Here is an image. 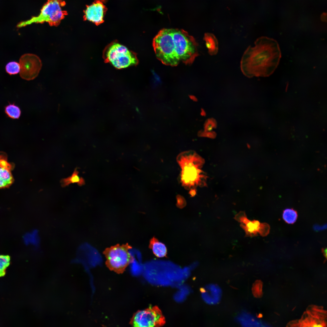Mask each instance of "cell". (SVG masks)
<instances>
[{
  "instance_id": "6da1fadb",
  "label": "cell",
  "mask_w": 327,
  "mask_h": 327,
  "mask_svg": "<svg viewBox=\"0 0 327 327\" xmlns=\"http://www.w3.org/2000/svg\"><path fill=\"white\" fill-rule=\"evenodd\" d=\"M153 45L157 58L167 65L190 64L199 55L195 39L182 29L161 30L154 38Z\"/></svg>"
},
{
  "instance_id": "7a4b0ae2",
  "label": "cell",
  "mask_w": 327,
  "mask_h": 327,
  "mask_svg": "<svg viewBox=\"0 0 327 327\" xmlns=\"http://www.w3.org/2000/svg\"><path fill=\"white\" fill-rule=\"evenodd\" d=\"M253 47L250 45L243 53L240 67L246 77H267L277 68L281 58L279 44L275 39L261 37L256 39Z\"/></svg>"
},
{
  "instance_id": "3957f363",
  "label": "cell",
  "mask_w": 327,
  "mask_h": 327,
  "mask_svg": "<svg viewBox=\"0 0 327 327\" xmlns=\"http://www.w3.org/2000/svg\"><path fill=\"white\" fill-rule=\"evenodd\" d=\"M65 3L63 0H47L42 7L39 14L18 25L23 27L33 23H48L51 26H57L67 14L63 8Z\"/></svg>"
},
{
  "instance_id": "277c9868",
  "label": "cell",
  "mask_w": 327,
  "mask_h": 327,
  "mask_svg": "<svg viewBox=\"0 0 327 327\" xmlns=\"http://www.w3.org/2000/svg\"><path fill=\"white\" fill-rule=\"evenodd\" d=\"M103 57L105 62L110 63L118 69L136 65L138 63L136 54L117 41H113L106 46Z\"/></svg>"
},
{
  "instance_id": "5b68a950",
  "label": "cell",
  "mask_w": 327,
  "mask_h": 327,
  "mask_svg": "<svg viewBox=\"0 0 327 327\" xmlns=\"http://www.w3.org/2000/svg\"><path fill=\"white\" fill-rule=\"evenodd\" d=\"M131 248L128 244H118L107 248L104 252L107 266L117 274L123 273L132 260Z\"/></svg>"
},
{
  "instance_id": "8992f818",
  "label": "cell",
  "mask_w": 327,
  "mask_h": 327,
  "mask_svg": "<svg viewBox=\"0 0 327 327\" xmlns=\"http://www.w3.org/2000/svg\"><path fill=\"white\" fill-rule=\"evenodd\" d=\"M165 322L160 310L154 307L137 311L133 314L129 324L134 327H152L162 325Z\"/></svg>"
},
{
  "instance_id": "52a82bcc",
  "label": "cell",
  "mask_w": 327,
  "mask_h": 327,
  "mask_svg": "<svg viewBox=\"0 0 327 327\" xmlns=\"http://www.w3.org/2000/svg\"><path fill=\"white\" fill-rule=\"evenodd\" d=\"M19 64L20 76L27 80H32L36 78L42 67L39 58L35 54L30 53L25 54L20 57Z\"/></svg>"
},
{
  "instance_id": "ba28073f",
  "label": "cell",
  "mask_w": 327,
  "mask_h": 327,
  "mask_svg": "<svg viewBox=\"0 0 327 327\" xmlns=\"http://www.w3.org/2000/svg\"><path fill=\"white\" fill-rule=\"evenodd\" d=\"M106 0H95L90 5L87 6L84 12V18L94 23L99 25L104 21V17L107 10L104 3Z\"/></svg>"
},
{
  "instance_id": "9c48e42d",
  "label": "cell",
  "mask_w": 327,
  "mask_h": 327,
  "mask_svg": "<svg viewBox=\"0 0 327 327\" xmlns=\"http://www.w3.org/2000/svg\"><path fill=\"white\" fill-rule=\"evenodd\" d=\"M14 167L13 163L8 161L6 154L0 151V189L8 188L14 182L12 171Z\"/></svg>"
},
{
  "instance_id": "30bf717a",
  "label": "cell",
  "mask_w": 327,
  "mask_h": 327,
  "mask_svg": "<svg viewBox=\"0 0 327 327\" xmlns=\"http://www.w3.org/2000/svg\"><path fill=\"white\" fill-rule=\"evenodd\" d=\"M235 219L241 223L240 226L244 230L246 236L253 237L257 235L260 224L259 221L249 220L243 212L237 213Z\"/></svg>"
},
{
  "instance_id": "8fae6325",
  "label": "cell",
  "mask_w": 327,
  "mask_h": 327,
  "mask_svg": "<svg viewBox=\"0 0 327 327\" xmlns=\"http://www.w3.org/2000/svg\"><path fill=\"white\" fill-rule=\"evenodd\" d=\"M201 292L204 300L209 304H216L220 300L222 291L220 288L216 284H210L206 287V289H202Z\"/></svg>"
},
{
  "instance_id": "7c38bea8",
  "label": "cell",
  "mask_w": 327,
  "mask_h": 327,
  "mask_svg": "<svg viewBox=\"0 0 327 327\" xmlns=\"http://www.w3.org/2000/svg\"><path fill=\"white\" fill-rule=\"evenodd\" d=\"M149 247L156 257L158 258L167 257V249L166 246L154 237L150 240Z\"/></svg>"
},
{
  "instance_id": "4fadbf2b",
  "label": "cell",
  "mask_w": 327,
  "mask_h": 327,
  "mask_svg": "<svg viewBox=\"0 0 327 327\" xmlns=\"http://www.w3.org/2000/svg\"><path fill=\"white\" fill-rule=\"evenodd\" d=\"M204 40L209 53L211 55H216L218 51L219 45L216 36L212 33H206L204 35Z\"/></svg>"
},
{
  "instance_id": "5bb4252c",
  "label": "cell",
  "mask_w": 327,
  "mask_h": 327,
  "mask_svg": "<svg viewBox=\"0 0 327 327\" xmlns=\"http://www.w3.org/2000/svg\"><path fill=\"white\" fill-rule=\"evenodd\" d=\"M236 320L243 326H255L259 324L252 315L245 312H242L238 315Z\"/></svg>"
},
{
  "instance_id": "9a60e30c",
  "label": "cell",
  "mask_w": 327,
  "mask_h": 327,
  "mask_svg": "<svg viewBox=\"0 0 327 327\" xmlns=\"http://www.w3.org/2000/svg\"><path fill=\"white\" fill-rule=\"evenodd\" d=\"M23 239L24 243L27 245H31L36 248L39 246L40 240L38 231L34 230L26 233L24 236Z\"/></svg>"
},
{
  "instance_id": "2e32d148",
  "label": "cell",
  "mask_w": 327,
  "mask_h": 327,
  "mask_svg": "<svg viewBox=\"0 0 327 327\" xmlns=\"http://www.w3.org/2000/svg\"><path fill=\"white\" fill-rule=\"evenodd\" d=\"M78 172L76 169H75L71 175L66 178L62 179L61 181V186L64 187L68 186L72 183H77L81 186L84 184V181L83 179L79 176Z\"/></svg>"
},
{
  "instance_id": "e0dca14e",
  "label": "cell",
  "mask_w": 327,
  "mask_h": 327,
  "mask_svg": "<svg viewBox=\"0 0 327 327\" xmlns=\"http://www.w3.org/2000/svg\"><path fill=\"white\" fill-rule=\"evenodd\" d=\"M5 112L7 116L13 119H18L21 114V111L19 107L14 103L10 104L5 107Z\"/></svg>"
},
{
  "instance_id": "ac0fdd59",
  "label": "cell",
  "mask_w": 327,
  "mask_h": 327,
  "mask_svg": "<svg viewBox=\"0 0 327 327\" xmlns=\"http://www.w3.org/2000/svg\"><path fill=\"white\" fill-rule=\"evenodd\" d=\"M298 217L296 211L293 209H286L284 210L282 214L283 220L288 224H293L296 222Z\"/></svg>"
},
{
  "instance_id": "d6986e66",
  "label": "cell",
  "mask_w": 327,
  "mask_h": 327,
  "mask_svg": "<svg viewBox=\"0 0 327 327\" xmlns=\"http://www.w3.org/2000/svg\"><path fill=\"white\" fill-rule=\"evenodd\" d=\"M20 69L19 64L14 61L9 62L5 67L6 72L10 75L18 74L20 72Z\"/></svg>"
},
{
  "instance_id": "ffe728a7",
  "label": "cell",
  "mask_w": 327,
  "mask_h": 327,
  "mask_svg": "<svg viewBox=\"0 0 327 327\" xmlns=\"http://www.w3.org/2000/svg\"><path fill=\"white\" fill-rule=\"evenodd\" d=\"M10 259L7 256L0 255V276L4 275L9 264Z\"/></svg>"
},
{
  "instance_id": "44dd1931",
  "label": "cell",
  "mask_w": 327,
  "mask_h": 327,
  "mask_svg": "<svg viewBox=\"0 0 327 327\" xmlns=\"http://www.w3.org/2000/svg\"><path fill=\"white\" fill-rule=\"evenodd\" d=\"M217 123L216 120L213 118H208L205 121L204 124V130L210 131L216 128Z\"/></svg>"
},
{
  "instance_id": "7402d4cb",
  "label": "cell",
  "mask_w": 327,
  "mask_h": 327,
  "mask_svg": "<svg viewBox=\"0 0 327 327\" xmlns=\"http://www.w3.org/2000/svg\"><path fill=\"white\" fill-rule=\"evenodd\" d=\"M262 286V283L259 281H256L253 284L252 291L253 295L255 297H259L261 296Z\"/></svg>"
},
{
  "instance_id": "603a6c76",
  "label": "cell",
  "mask_w": 327,
  "mask_h": 327,
  "mask_svg": "<svg viewBox=\"0 0 327 327\" xmlns=\"http://www.w3.org/2000/svg\"><path fill=\"white\" fill-rule=\"evenodd\" d=\"M198 136L200 137H206L211 139L215 138L216 136V133L213 130L206 131L200 130L198 131Z\"/></svg>"
},
{
  "instance_id": "cb8c5ba5",
  "label": "cell",
  "mask_w": 327,
  "mask_h": 327,
  "mask_svg": "<svg viewBox=\"0 0 327 327\" xmlns=\"http://www.w3.org/2000/svg\"><path fill=\"white\" fill-rule=\"evenodd\" d=\"M270 227L266 223H260L258 233L263 236H266L269 233Z\"/></svg>"
},
{
  "instance_id": "d4e9b609",
  "label": "cell",
  "mask_w": 327,
  "mask_h": 327,
  "mask_svg": "<svg viewBox=\"0 0 327 327\" xmlns=\"http://www.w3.org/2000/svg\"><path fill=\"white\" fill-rule=\"evenodd\" d=\"M177 206L179 208L182 209L186 205V202L185 199L181 196H179L177 197Z\"/></svg>"
},
{
  "instance_id": "484cf974",
  "label": "cell",
  "mask_w": 327,
  "mask_h": 327,
  "mask_svg": "<svg viewBox=\"0 0 327 327\" xmlns=\"http://www.w3.org/2000/svg\"><path fill=\"white\" fill-rule=\"evenodd\" d=\"M327 228L326 224L321 226L318 224H315L313 226L314 230L316 232H318L325 229Z\"/></svg>"
},
{
  "instance_id": "4316f807",
  "label": "cell",
  "mask_w": 327,
  "mask_h": 327,
  "mask_svg": "<svg viewBox=\"0 0 327 327\" xmlns=\"http://www.w3.org/2000/svg\"><path fill=\"white\" fill-rule=\"evenodd\" d=\"M322 252L325 257L327 258V249L326 248H323L322 249Z\"/></svg>"
},
{
  "instance_id": "83f0119b",
  "label": "cell",
  "mask_w": 327,
  "mask_h": 327,
  "mask_svg": "<svg viewBox=\"0 0 327 327\" xmlns=\"http://www.w3.org/2000/svg\"><path fill=\"white\" fill-rule=\"evenodd\" d=\"M189 97L193 101L196 102L197 101V99L195 96L194 95H190Z\"/></svg>"
},
{
  "instance_id": "f1b7e54d",
  "label": "cell",
  "mask_w": 327,
  "mask_h": 327,
  "mask_svg": "<svg viewBox=\"0 0 327 327\" xmlns=\"http://www.w3.org/2000/svg\"><path fill=\"white\" fill-rule=\"evenodd\" d=\"M200 114L202 116H205L206 115V113L203 109L202 108L201 110Z\"/></svg>"
}]
</instances>
